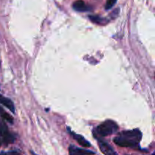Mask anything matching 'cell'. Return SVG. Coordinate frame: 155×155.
<instances>
[{"label": "cell", "mask_w": 155, "mask_h": 155, "mask_svg": "<svg viewBox=\"0 0 155 155\" xmlns=\"http://www.w3.org/2000/svg\"><path fill=\"white\" fill-rule=\"evenodd\" d=\"M142 133L138 129L127 131H123L120 133L114 139L116 145L125 148H139V143L142 140Z\"/></svg>", "instance_id": "cell-1"}, {"label": "cell", "mask_w": 155, "mask_h": 155, "mask_svg": "<svg viewBox=\"0 0 155 155\" xmlns=\"http://www.w3.org/2000/svg\"><path fill=\"white\" fill-rule=\"evenodd\" d=\"M118 128V125L114 121L107 120L97 127V128L94 130V136L96 138L105 137L117 132Z\"/></svg>", "instance_id": "cell-2"}, {"label": "cell", "mask_w": 155, "mask_h": 155, "mask_svg": "<svg viewBox=\"0 0 155 155\" xmlns=\"http://www.w3.org/2000/svg\"><path fill=\"white\" fill-rule=\"evenodd\" d=\"M0 139H1V142L4 143L5 145L13 143L15 140V137L9 132L5 123L1 120H0Z\"/></svg>", "instance_id": "cell-3"}, {"label": "cell", "mask_w": 155, "mask_h": 155, "mask_svg": "<svg viewBox=\"0 0 155 155\" xmlns=\"http://www.w3.org/2000/svg\"><path fill=\"white\" fill-rule=\"evenodd\" d=\"M69 154L70 155H94L95 152L89 150L83 149V148H77L74 145H71L69 147Z\"/></svg>", "instance_id": "cell-4"}, {"label": "cell", "mask_w": 155, "mask_h": 155, "mask_svg": "<svg viewBox=\"0 0 155 155\" xmlns=\"http://www.w3.org/2000/svg\"><path fill=\"white\" fill-rule=\"evenodd\" d=\"M98 146H99L101 152L104 155H117L116 151L107 142H104V141L98 140Z\"/></svg>", "instance_id": "cell-5"}, {"label": "cell", "mask_w": 155, "mask_h": 155, "mask_svg": "<svg viewBox=\"0 0 155 155\" xmlns=\"http://www.w3.org/2000/svg\"><path fill=\"white\" fill-rule=\"evenodd\" d=\"M73 8L77 12H89V11L92 10V8L89 5H87L83 0H77L74 2L73 4Z\"/></svg>", "instance_id": "cell-6"}, {"label": "cell", "mask_w": 155, "mask_h": 155, "mask_svg": "<svg viewBox=\"0 0 155 155\" xmlns=\"http://www.w3.org/2000/svg\"><path fill=\"white\" fill-rule=\"evenodd\" d=\"M68 131H69L70 134L74 137V139H75V140L77 141V142H78L81 146L85 147V148H89V147H91L90 142H88V141L86 140L83 136H80V135H78V134H76V133H74V132L71 131L69 128H68Z\"/></svg>", "instance_id": "cell-7"}, {"label": "cell", "mask_w": 155, "mask_h": 155, "mask_svg": "<svg viewBox=\"0 0 155 155\" xmlns=\"http://www.w3.org/2000/svg\"><path fill=\"white\" fill-rule=\"evenodd\" d=\"M0 104H2V105H4L5 107H6L7 108H8L12 113H15V105H14L13 102L11 99L9 98H5V97L2 96V95H0Z\"/></svg>", "instance_id": "cell-8"}, {"label": "cell", "mask_w": 155, "mask_h": 155, "mask_svg": "<svg viewBox=\"0 0 155 155\" xmlns=\"http://www.w3.org/2000/svg\"><path fill=\"white\" fill-rule=\"evenodd\" d=\"M89 18L92 23L100 24V25H105L108 23V20L102 18V17L98 16V15H89Z\"/></svg>", "instance_id": "cell-9"}, {"label": "cell", "mask_w": 155, "mask_h": 155, "mask_svg": "<svg viewBox=\"0 0 155 155\" xmlns=\"http://www.w3.org/2000/svg\"><path fill=\"white\" fill-rule=\"evenodd\" d=\"M0 117H1L2 119L6 120L7 122L10 123V124H13L14 122L13 117H12L8 113H7L1 106H0Z\"/></svg>", "instance_id": "cell-10"}, {"label": "cell", "mask_w": 155, "mask_h": 155, "mask_svg": "<svg viewBox=\"0 0 155 155\" xmlns=\"http://www.w3.org/2000/svg\"><path fill=\"white\" fill-rule=\"evenodd\" d=\"M117 0H107L105 4V10H110L114 6Z\"/></svg>", "instance_id": "cell-11"}, {"label": "cell", "mask_w": 155, "mask_h": 155, "mask_svg": "<svg viewBox=\"0 0 155 155\" xmlns=\"http://www.w3.org/2000/svg\"><path fill=\"white\" fill-rule=\"evenodd\" d=\"M0 155H20V154L17 151H8V152L2 151V152L0 153Z\"/></svg>", "instance_id": "cell-12"}, {"label": "cell", "mask_w": 155, "mask_h": 155, "mask_svg": "<svg viewBox=\"0 0 155 155\" xmlns=\"http://www.w3.org/2000/svg\"><path fill=\"white\" fill-rule=\"evenodd\" d=\"M119 12H120L119 8L114 9V10L113 11V12L110 14V16H111L112 18H116V17H117V15H119Z\"/></svg>", "instance_id": "cell-13"}, {"label": "cell", "mask_w": 155, "mask_h": 155, "mask_svg": "<svg viewBox=\"0 0 155 155\" xmlns=\"http://www.w3.org/2000/svg\"><path fill=\"white\" fill-rule=\"evenodd\" d=\"M151 155H155V153L154 152V153H153V154H151Z\"/></svg>", "instance_id": "cell-14"}, {"label": "cell", "mask_w": 155, "mask_h": 155, "mask_svg": "<svg viewBox=\"0 0 155 155\" xmlns=\"http://www.w3.org/2000/svg\"><path fill=\"white\" fill-rule=\"evenodd\" d=\"M0 146H1V140H0Z\"/></svg>", "instance_id": "cell-15"}]
</instances>
